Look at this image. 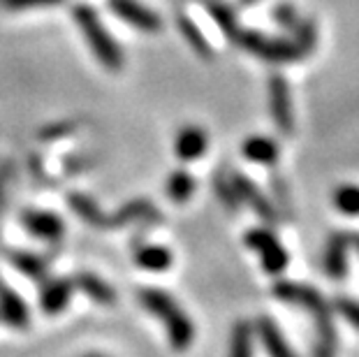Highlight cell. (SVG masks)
Instances as JSON below:
<instances>
[{
  "instance_id": "cell-1",
  "label": "cell",
  "mask_w": 359,
  "mask_h": 357,
  "mask_svg": "<svg viewBox=\"0 0 359 357\" xmlns=\"http://www.w3.org/2000/svg\"><path fill=\"white\" fill-rule=\"evenodd\" d=\"M140 304L149 314H154L156 318L163 321L174 351H186V348H190L195 339V328L190 323V318L186 316V311L179 307L172 295L158 290V288H144V290H140Z\"/></svg>"
},
{
  "instance_id": "cell-2",
  "label": "cell",
  "mask_w": 359,
  "mask_h": 357,
  "mask_svg": "<svg viewBox=\"0 0 359 357\" xmlns=\"http://www.w3.org/2000/svg\"><path fill=\"white\" fill-rule=\"evenodd\" d=\"M74 19H77L79 30L86 37L90 51L102 63V67H107V70H121L123 67V54H121L116 40L109 35V30L102 26V21L95 14L93 7L79 5L74 10Z\"/></svg>"
},
{
  "instance_id": "cell-3",
  "label": "cell",
  "mask_w": 359,
  "mask_h": 357,
  "mask_svg": "<svg viewBox=\"0 0 359 357\" xmlns=\"http://www.w3.org/2000/svg\"><path fill=\"white\" fill-rule=\"evenodd\" d=\"M111 10L116 17H121L128 24H133L137 30H144V33H158L160 28V19L158 14H154L149 7H144L137 0H109Z\"/></svg>"
},
{
  "instance_id": "cell-4",
  "label": "cell",
  "mask_w": 359,
  "mask_h": 357,
  "mask_svg": "<svg viewBox=\"0 0 359 357\" xmlns=\"http://www.w3.org/2000/svg\"><path fill=\"white\" fill-rule=\"evenodd\" d=\"M24 225L30 234L40 239H47V241H58L60 237L65 234V225L56 214L51 211H24Z\"/></svg>"
},
{
  "instance_id": "cell-5",
  "label": "cell",
  "mask_w": 359,
  "mask_h": 357,
  "mask_svg": "<svg viewBox=\"0 0 359 357\" xmlns=\"http://www.w3.org/2000/svg\"><path fill=\"white\" fill-rule=\"evenodd\" d=\"M206 147H209V137L202 128L197 126H186L183 130H179L177 140H174V151L181 161H197V158L204 156Z\"/></svg>"
},
{
  "instance_id": "cell-6",
  "label": "cell",
  "mask_w": 359,
  "mask_h": 357,
  "mask_svg": "<svg viewBox=\"0 0 359 357\" xmlns=\"http://www.w3.org/2000/svg\"><path fill=\"white\" fill-rule=\"evenodd\" d=\"M246 244L253 250H257L259 255H262L264 267L269 269V271H278L283 267V262H285V255H283L280 246L276 244V239H273L269 232L250 230L248 237H246Z\"/></svg>"
},
{
  "instance_id": "cell-7",
  "label": "cell",
  "mask_w": 359,
  "mask_h": 357,
  "mask_svg": "<svg viewBox=\"0 0 359 357\" xmlns=\"http://www.w3.org/2000/svg\"><path fill=\"white\" fill-rule=\"evenodd\" d=\"M0 318H3L7 325L19 328V330H24L28 325V309L24 299H21V295L10 290L3 278H0Z\"/></svg>"
},
{
  "instance_id": "cell-8",
  "label": "cell",
  "mask_w": 359,
  "mask_h": 357,
  "mask_svg": "<svg viewBox=\"0 0 359 357\" xmlns=\"http://www.w3.org/2000/svg\"><path fill=\"white\" fill-rule=\"evenodd\" d=\"M74 290V283L70 281H51L42 288V295H40V304H42V311L44 314H60L67 304H70V295Z\"/></svg>"
},
{
  "instance_id": "cell-9",
  "label": "cell",
  "mask_w": 359,
  "mask_h": 357,
  "mask_svg": "<svg viewBox=\"0 0 359 357\" xmlns=\"http://www.w3.org/2000/svg\"><path fill=\"white\" fill-rule=\"evenodd\" d=\"M135 262L147 271H167L172 267V253L165 246H142L137 248Z\"/></svg>"
},
{
  "instance_id": "cell-10",
  "label": "cell",
  "mask_w": 359,
  "mask_h": 357,
  "mask_svg": "<svg viewBox=\"0 0 359 357\" xmlns=\"http://www.w3.org/2000/svg\"><path fill=\"white\" fill-rule=\"evenodd\" d=\"M77 288H81L90 299H95L97 304H104V307H109V304L116 302V292L111 290V285L104 283V281L95 274H86V271H81V274L77 276Z\"/></svg>"
},
{
  "instance_id": "cell-11",
  "label": "cell",
  "mask_w": 359,
  "mask_h": 357,
  "mask_svg": "<svg viewBox=\"0 0 359 357\" xmlns=\"http://www.w3.org/2000/svg\"><path fill=\"white\" fill-rule=\"evenodd\" d=\"M232 186H234L236 197H241L243 202H248L259 216H264V218L271 216L269 207H266V202L262 200V195H259L257 188H253V184H250V181L243 177V174H234V177H232Z\"/></svg>"
},
{
  "instance_id": "cell-12",
  "label": "cell",
  "mask_w": 359,
  "mask_h": 357,
  "mask_svg": "<svg viewBox=\"0 0 359 357\" xmlns=\"http://www.w3.org/2000/svg\"><path fill=\"white\" fill-rule=\"evenodd\" d=\"M193 191H195V181L186 170H177L167 179V195H170L172 202L177 204L188 202L193 197Z\"/></svg>"
},
{
  "instance_id": "cell-13",
  "label": "cell",
  "mask_w": 359,
  "mask_h": 357,
  "mask_svg": "<svg viewBox=\"0 0 359 357\" xmlns=\"http://www.w3.org/2000/svg\"><path fill=\"white\" fill-rule=\"evenodd\" d=\"M271 112L276 116L278 126L283 130L290 128V109H287V95H285V83L280 77L271 79Z\"/></svg>"
},
{
  "instance_id": "cell-14",
  "label": "cell",
  "mask_w": 359,
  "mask_h": 357,
  "mask_svg": "<svg viewBox=\"0 0 359 357\" xmlns=\"http://www.w3.org/2000/svg\"><path fill=\"white\" fill-rule=\"evenodd\" d=\"M70 204L83 220H88L90 225H104L107 223L104 214L100 211V207H97V202L93 200V197L81 195V193H72L70 195Z\"/></svg>"
},
{
  "instance_id": "cell-15",
  "label": "cell",
  "mask_w": 359,
  "mask_h": 357,
  "mask_svg": "<svg viewBox=\"0 0 359 357\" xmlns=\"http://www.w3.org/2000/svg\"><path fill=\"white\" fill-rule=\"evenodd\" d=\"M243 156L255 163H273L276 161V144L266 137H250L243 144Z\"/></svg>"
},
{
  "instance_id": "cell-16",
  "label": "cell",
  "mask_w": 359,
  "mask_h": 357,
  "mask_svg": "<svg viewBox=\"0 0 359 357\" xmlns=\"http://www.w3.org/2000/svg\"><path fill=\"white\" fill-rule=\"evenodd\" d=\"M12 262L19 271H24L26 276L35 281H40L44 276V271H47V264H44L42 257H37L33 253H12Z\"/></svg>"
},
{
  "instance_id": "cell-17",
  "label": "cell",
  "mask_w": 359,
  "mask_h": 357,
  "mask_svg": "<svg viewBox=\"0 0 359 357\" xmlns=\"http://www.w3.org/2000/svg\"><path fill=\"white\" fill-rule=\"evenodd\" d=\"M179 28L181 33L186 35V40L193 44V49L197 54L202 56H211V47H209V40L204 37V33L200 30V26H195L193 21H188L186 17H179Z\"/></svg>"
},
{
  "instance_id": "cell-18",
  "label": "cell",
  "mask_w": 359,
  "mask_h": 357,
  "mask_svg": "<svg viewBox=\"0 0 359 357\" xmlns=\"http://www.w3.org/2000/svg\"><path fill=\"white\" fill-rule=\"evenodd\" d=\"M259 334H262L264 346L269 348V353L273 357H292V355L287 353V348H285V344H283V339L278 337L276 328H273L269 321H259Z\"/></svg>"
},
{
  "instance_id": "cell-19",
  "label": "cell",
  "mask_w": 359,
  "mask_h": 357,
  "mask_svg": "<svg viewBox=\"0 0 359 357\" xmlns=\"http://www.w3.org/2000/svg\"><path fill=\"white\" fill-rule=\"evenodd\" d=\"M158 220V214H156V209H154V204H149V202H142V200H137L133 204H128V207L121 209V214L116 220Z\"/></svg>"
},
{
  "instance_id": "cell-20",
  "label": "cell",
  "mask_w": 359,
  "mask_h": 357,
  "mask_svg": "<svg viewBox=\"0 0 359 357\" xmlns=\"http://www.w3.org/2000/svg\"><path fill=\"white\" fill-rule=\"evenodd\" d=\"M230 357H250V328L239 323L232 334V353Z\"/></svg>"
},
{
  "instance_id": "cell-21",
  "label": "cell",
  "mask_w": 359,
  "mask_h": 357,
  "mask_svg": "<svg viewBox=\"0 0 359 357\" xmlns=\"http://www.w3.org/2000/svg\"><path fill=\"white\" fill-rule=\"evenodd\" d=\"M211 14L216 17L218 21V26L225 30L227 35L234 37L236 40V35H239V30H236V19H234V14L230 10H225L223 5H211Z\"/></svg>"
},
{
  "instance_id": "cell-22",
  "label": "cell",
  "mask_w": 359,
  "mask_h": 357,
  "mask_svg": "<svg viewBox=\"0 0 359 357\" xmlns=\"http://www.w3.org/2000/svg\"><path fill=\"white\" fill-rule=\"evenodd\" d=\"M7 10H28V7H40V5H56L60 0H0Z\"/></svg>"
},
{
  "instance_id": "cell-23",
  "label": "cell",
  "mask_w": 359,
  "mask_h": 357,
  "mask_svg": "<svg viewBox=\"0 0 359 357\" xmlns=\"http://www.w3.org/2000/svg\"><path fill=\"white\" fill-rule=\"evenodd\" d=\"M88 357H100V355H88Z\"/></svg>"
}]
</instances>
